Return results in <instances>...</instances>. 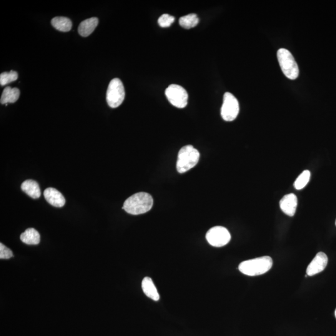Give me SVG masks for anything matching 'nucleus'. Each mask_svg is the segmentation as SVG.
<instances>
[{
	"label": "nucleus",
	"mask_w": 336,
	"mask_h": 336,
	"mask_svg": "<svg viewBox=\"0 0 336 336\" xmlns=\"http://www.w3.org/2000/svg\"><path fill=\"white\" fill-rule=\"evenodd\" d=\"M154 205V200L151 195L146 192H139L125 200L123 209L128 214L140 215L151 210Z\"/></svg>",
	"instance_id": "obj_1"
},
{
	"label": "nucleus",
	"mask_w": 336,
	"mask_h": 336,
	"mask_svg": "<svg viewBox=\"0 0 336 336\" xmlns=\"http://www.w3.org/2000/svg\"><path fill=\"white\" fill-rule=\"evenodd\" d=\"M273 266L272 258L268 256L244 261L239 265V269L243 274L248 276H258L264 274Z\"/></svg>",
	"instance_id": "obj_2"
},
{
	"label": "nucleus",
	"mask_w": 336,
	"mask_h": 336,
	"mask_svg": "<svg viewBox=\"0 0 336 336\" xmlns=\"http://www.w3.org/2000/svg\"><path fill=\"white\" fill-rule=\"evenodd\" d=\"M199 158V152L192 145L183 147L178 155L177 171L180 174L189 171L198 164Z\"/></svg>",
	"instance_id": "obj_3"
},
{
	"label": "nucleus",
	"mask_w": 336,
	"mask_h": 336,
	"mask_svg": "<svg viewBox=\"0 0 336 336\" xmlns=\"http://www.w3.org/2000/svg\"><path fill=\"white\" fill-rule=\"evenodd\" d=\"M278 61L283 73L287 78L295 80L299 76V69L291 52L285 49H280L277 52Z\"/></svg>",
	"instance_id": "obj_4"
},
{
	"label": "nucleus",
	"mask_w": 336,
	"mask_h": 336,
	"mask_svg": "<svg viewBox=\"0 0 336 336\" xmlns=\"http://www.w3.org/2000/svg\"><path fill=\"white\" fill-rule=\"evenodd\" d=\"M125 92L122 82L115 78L110 81L107 90V102L111 108L119 107L124 101Z\"/></svg>",
	"instance_id": "obj_5"
},
{
	"label": "nucleus",
	"mask_w": 336,
	"mask_h": 336,
	"mask_svg": "<svg viewBox=\"0 0 336 336\" xmlns=\"http://www.w3.org/2000/svg\"><path fill=\"white\" fill-rule=\"evenodd\" d=\"M165 95L170 104L175 107L183 109L188 104V93L184 87L177 84L169 85L165 90Z\"/></svg>",
	"instance_id": "obj_6"
},
{
	"label": "nucleus",
	"mask_w": 336,
	"mask_h": 336,
	"mask_svg": "<svg viewBox=\"0 0 336 336\" xmlns=\"http://www.w3.org/2000/svg\"><path fill=\"white\" fill-rule=\"evenodd\" d=\"M239 103L236 97L231 93H225L221 108L222 119L227 122L233 121L239 115Z\"/></svg>",
	"instance_id": "obj_7"
},
{
	"label": "nucleus",
	"mask_w": 336,
	"mask_h": 336,
	"mask_svg": "<svg viewBox=\"0 0 336 336\" xmlns=\"http://www.w3.org/2000/svg\"><path fill=\"white\" fill-rule=\"evenodd\" d=\"M206 239L212 246L222 247L229 244L231 239V235L226 228L216 226L211 228L207 232Z\"/></svg>",
	"instance_id": "obj_8"
},
{
	"label": "nucleus",
	"mask_w": 336,
	"mask_h": 336,
	"mask_svg": "<svg viewBox=\"0 0 336 336\" xmlns=\"http://www.w3.org/2000/svg\"><path fill=\"white\" fill-rule=\"evenodd\" d=\"M328 262L327 255L323 252L318 253L308 266L307 275L312 277L323 272L327 267Z\"/></svg>",
	"instance_id": "obj_9"
},
{
	"label": "nucleus",
	"mask_w": 336,
	"mask_h": 336,
	"mask_svg": "<svg viewBox=\"0 0 336 336\" xmlns=\"http://www.w3.org/2000/svg\"><path fill=\"white\" fill-rule=\"evenodd\" d=\"M298 205V199L297 196L293 194H289L285 195L281 199L280 207L283 213L290 217L294 216Z\"/></svg>",
	"instance_id": "obj_10"
},
{
	"label": "nucleus",
	"mask_w": 336,
	"mask_h": 336,
	"mask_svg": "<svg viewBox=\"0 0 336 336\" xmlns=\"http://www.w3.org/2000/svg\"><path fill=\"white\" fill-rule=\"evenodd\" d=\"M44 196L49 204L56 207H62L66 204L63 195L54 188L49 187L44 190Z\"/></svg>",
	"instance_id": "obj_11"
},
{
	"label": "nucleus",
	"mask_w": 336,
	"mask_h": 336,
	"mask_svg": "<svg viewBox=\"0 0 336 336\" xmlns=\"http://www.w3.org/2000/svg\"><path fill=\"white\" fill-rule=\"evenodd\" d=\"M21 189L32 199H39L41 195V189L37 182L34 180H27L22 183Z\"/></svg>",
	"instance_id": "obj_12"
},
{
	"label": "nucleus",
	"mask_w": 336,
	"mask_h": 336,
	"mask_svg": "<svg viewBox=\"0 0 336 336\" xmlns=\"http://www.w3.org/2000/svg\"><path fill=\"white\" fill-rule=\"evenodd\" d=\"M99 24V19L97 17H91L82 21L79 25L78 31L82 37H87L94 32Z\"/></svg>",
	"instance_id": "obj_13"
},
{
	"label": "nucleus",
	"mask_w": 336,
	"mask_h": 336,
	"mask_svg": "<svg viewBox=\"0 0 336 336\" xmlns=\"http://www.w3.org/2000/svg\"><path fill=\"white\" fill-rule=\"evenodd\" d=\"M143 291L146 296L154 301H159L160 295L154 282L150 277H145L142 282Z\"/></svg>",
	"instance_id": "obj_14"
},
{
	"label": "nucleus",
	"mask_w": 336,
	"mask_h": 336,
	"mask_svg": "<svg viewBox=\"0 0 336 336\" xmlns=\"http://www.w3.org/2000/svg\"><path fill=\"white\" fill-rule=\"evenodd\" d=\"M20 96V90L17 88L7 87L5 88L1 97V104H6L8 103H15L19 99Z\"/></svg>",
	"instance_id": "obj_15"
},
{
	"label": "nucleus",
	"mask_w": 336,
	"mask_h": 336,
	"mask_svg": "<svg viewBox=\"0 0 336 336\" xmlns=\"http://www.w3.org/2000/svg\"><path fill=\"white\" fill-rule=\"evenodd\" d=\"M21 240L27 245H37L39 244L41 237L36 229L29 228L21 235Z\"/></svg>",
	"instance_id": "obj_16"
},
{
	"label": "nucleus",
	"mask_w": 336,
	"mask_h": 336,
	"mask_svg": "<svg viewBox=\"0 0 336 336\" xmlns=\"http://www.w3.org/2000/svg\"><path fill=\"white\" fill-rule=\"evenodd\" d=\"M51 24L54 28L61 32H69L72 27L71 19L65 17H54L51 21Z\"/></svg>",
	"instance_id": "obj_17"
},
{
	"label": "nucleus",
	"mask_w": 336,
	"mask_h": 336,
	"mask_svg": "<svg viewBox=\"0 0 336 336\" xmlns=\"http://www.w3.org/2000/svg\"><path fill=\"white\" fill-rule=\"evenodd\" d=\"M199 19L195 14H190L187 16L180 17L179 24L180 26L185 29H191L199 24Z\"/></svg>",
	"instance_id": "obj_18"
},
{
	"label": "nucleus",
	"mask_w": 336,
	"mask_h": 336,
	"mask_svg": "<svg viewBox=\"0 0 336 336\" xmlns=\"http://www.w3.org/2000/svg\"><path fill=\"white\" fill-rule=\"evenodd\" d=\"M311 174L309 170H306L298 177L294 183V187L297 190L303 189L309 182Z\"/></svg>",
	"instance_id": "obj_19"
},
{
	"label": "nucleus",
	"mask_w": 336,
	"mask_h": 336,
	"mask_svg": "<svg viewBox=\"0 0 336 336\" xmlns=\"http://www.w3.org/2000/svg\"><path fill=\"white\" fill-rule=\"evenodd\" d=\"M18 79V74L14 71L9 72H3L0 76V84L1 85H6L12 82L16 81Z\"/></svg>",
	"instance_id": "obj_20"
},
{
	"label": "nucleus",
	"mask_w": 336,
	"mask_h": 336,
	"mask_svg": "<svg viewBox=\"0 0 336 336\" xmlns=\"http://www.w3.org/2000/svg\"><path fill=\"white\" fill-rule=\"evenodd\" d=\"M175 21V17L169 14H164L162 15L158 20V23L162 27H168L171 26Z\"/></svg>",
	"instance_id": "obj_21"
},
{
	"label": "nucleus",
	"mask_w": 336,
	"mask_h": 336,
	"mask_svg": "<svg viewBox=\"0 0 336 336\" xmlns=\"http://www.w3.org/2000/svg\"><path fill=\"white\" fill-rule=\"evenodd\" d=\"M12 257H13V253L11 250L1 243L0 244V258L1 259H9Z\"/></svg>",
	"instance_id": "obj_22"
},
{
	"label": "nucleus",
	"mask_w": 336,
	"mask_h": 336,
	"mask_svg": "<svg viewBox=\"0 0 336 336\" xmlns=\"http://www.w3.org/2000/svg\"><path fill=\"white\" fill-rule=\"evenodd\" d=\"M335 317H336V309L335 310Z\"/></svg>",
	"instance_id": "obj_23"
},
{
	"label": "nucleus",
	"mask_w": 336,
	"mask_h": 336,
	"mask_svg": "<svg viewBox=\"0 0 336 336\" xmlns=\"http://www.w3.org/2000/svg\"><path fill=\"white\" fill-rule=\"evenodd\" d=\"M335 225H336V222H335Z\"/></svg>",
	"instance_id": "obj_24"
}]
</instances>
